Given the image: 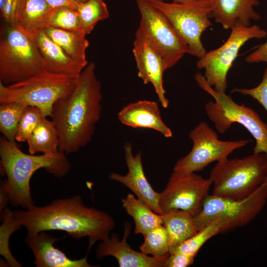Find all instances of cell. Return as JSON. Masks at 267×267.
I'll use <instances>...</instances> for the list:
<instances>
[{
	"label": "cell",
	"mask_w": 267,
	"mask_h": 267,
	"mask_svg": "<svg viewBox=\"0 0 267 267\" xmlns=\"http://www.w3.org/2000/svg\"><path fill=\"white\" fill-rule=\"evenodd\" d=\"M53 8L45 0H15L10 23L33 38L45 27Z\"/></svg>",
	"instance_id": "obj_21"
},
{
	"label": "cell",
	"mask_w": 267,
	"mask_h": 267,
	"mask_svg": "<svg viewBox=\"0 0 267 267\" xmlns=\"http://www.w3.org/2000/svg\"><path fill=\"white\" fill-rule=\"evenodd\" d=\"M212 185L210 178L195 173L173 171L166 188L160 193L159 203L162 214L172 210H180L195 217L201 211Z\"/></svg>",
	"instance_id": "obj_13"
},
{
	"label": "cell",
	"mask_w": 267,
	"mask_h": 267,
	"mask_svg": "<svg viewBox=\"0 0 267 267\" xmlns=\"http://www.w3.org/2000/svg\"><path fill=\"white\" fill-rule=\"evenodd\" d=\"M1 215L2 222L0 226V254L9 266L22 267V265L12 255L9 247L11 235L21 226L15 220L13 212L9 209H4Z\"/></svg>",
	"instance_id": "obj_28"
},
{
	"label": "cell",
	"mask_w": 267,
	"mask_h": 267,
	"mask_svg": "<svg viewBox=\"0 0 267 267\" xmlns=\"http://www.w3.org/2000/svg\"><path fill=\"white\" fill-rule=\"evenodd\" d=\"M267 178V155L253 153L242 158L217 162L209 178L212 195L232 200L245 198L253 193Z\"/></svg>",
	"instance_id": "obj_4"
},
{
	"label": "cell",
	"mask_w": 267,
	"mask_h": 267,
	"mask_svg": "<svg viewBox=\"0 0 267 267\" xmlns=\"http://www.w3.org/2000/svg\"><path fill=\"white\" fill-rule=\"evenodd\" d=\"M13 214L16 222L26 228L27 235L61 230L76 239L88 237L91 245L97 240H108L115 225L109 215L87 207L79 195L57 199L44 206L34 205Z\"/></svg>",
	"instance_id": "obj_2"
},
{
	"label": "cell",
	"mask_w": 267,
	"mask_h": 267,
	"mask_svg": "<svg viewBox=\"0 0 267 267\" xmlns=\"http://www.w3.org/2000/svg\"><path fill=\"white\" fill-rule=\"evenodd\" d=\"M194 257L179 253H169L165 267H187L194 263Z\"/></svg>",
	"instance_id": "obj_34"
},
{
	"label": "cell",
	"mask_w": 267,
	"mask_h": 267,
	"mask_svg": "<svg viewBox=\"0 0 267 267\" xmlns=\"http://www.w3.org/2000/svg\"><path fill=\"white\" fill-rule=\"evenodd\" d=\"M102 100L101 83L90 62L72 92L53 105L50 117L58 133L59 151L76 153L89 144L101 116Z\"/></svg>",
	"instance_id": "obj_1"
},
{
	"label": "cell",
	"mask_w": 267,
	"mask_h": 267,
	"mask_svg": "<svg viewBox=\"0 0 267 267\" xmlns=\"http://www.w3.org/2000/svg\"><path fill=\"white\" fill-rule=\"evenodd\" d=\"M131 228L130 223L126 222L122 240H120L117 234L112 233L108 240L102 241L96 249V257L101 259L112 256L116 259L120 267H165L169 253L161 257L149 256L130 247L127 243V238L131 233Z\"/></svg>",
	"instance_id": "obj_16"
},
{
	"label": "cell",
	"mask_w": 267,
	"mask_h": 267,
	"mask_svg": "<svg viewBox=\"0 0 267 267\" xmlns=\"http://www.w3.org/2000/svg\"><path fill=\"white\" fill-rule=\"evenodd\" d=\"M125 160L128 171L126 175L112 173L110 179L117 181L129 188L137 197L155 213L162 215L159 206L160 193L151 186L145 176L142 162L141 152L134 155L132 145L127 142L124 146Z\"/></svg>",
	"instance_id": "obj_15"
},
{
	"label": "cell",
	"mask_w": 267,
	"mask_h": 267,
	"mask_svg": "<svg viewBox=\"0 0 267 267\" xmlns=\"http://www.w3.org/2000/svg\"><path fill=\"white\" fill-rule=\"evenodd\" d=\"M188 136L193 143L192 148L187 155L177 161L173 169L174 171L182 173L201 171L212 162L227 159L232 152L251 141L246 139L220 140L216 132L204 121L200 122L189 132Z\"/></svg>",
	"instance_id": "obj_11"
},
{
	"label": "cell",
	"mask_w": 267,
	"mask_h": 267,
	"mask_svg": "<svg viewBox=\"0 0 267 267\" xmlns=\"http://www.w3.org/2000/svg\"><path fill=\"white\" fill-rule=\"evenodd\" d=\"M259 4V0H211V18L225 29L238 22L249 26L251 21L261 19L254 8Z\"/></svg>",
	"instance_id": "obj_20"
},
{
	"label": "cell",
	"mask_w": 267,
	"mask_h": 267,
	"mask_svg": "<svg viewBox=\"0 0 267 267\" xmlns=\"http://www.w3.org/2000/svg\"><path fill=\"white\" fill-rule=\"evenodd\" d=\"M222 224L214 223L198 230L195 234L170 249V253H179L195 257L201 247L214 236L224 232Z\"/></svg>",
	"instance_id": "obj_27"
},
{
	"label": "cell",
	"mask_w": 267,
	"mask_h": 267,
	"mask_svg": "<svg viewBox=\"0 0 267 267\" xmlns=\"http://www.w3.org/2000/svg\"><path fill=\"white\" fill-rule=\"evenodd\" d=\"M44 69V61L34 38L14 24L2 26L0 38V82L5 85L18 83Z\"/></svg>",
	"instance_id": "obj_6"
},
{
	"label": "cell",
	"mask_w": 267,
	"mask_h": 267,
	"mask_svg": "<svg viewBox=\"0 0 267 267\" xmlns=\"http://www.w3.org/2000/svg\"><path fill=\"white\" fill-rule=\"evenodd\" d=\"M245 61L249 63H267V41L257 46L254 51L246 56Z\"/></svg>",
	"instance_id": "obj_35"
},
{
	"label": "cell",
	"mask_w": 267,
	"mask_h": 267,
	"mask_svg": "<svg viewBox=\"0 0 267 267\" xmlns=\"http://www.w3.org/2000/svg\"><path fill=\"white\" fill-rule=\"evenodd\" d=\"M235 92L252 97L262 105L267 112V66L262 80L258 86L251 89L234 88L231 90V93Z\"/></svg>",
	"instance_id": "obj_33"
},
{
	"label": "cell",
	"mask_w": 267,
	"mask_h": 267,
	"mask_svg": "<svg viewBox=\"0 0 267 267\" xmlns=\"http://www.w3.org/2000/svg\"><path fill=\"white\" fill-rule=\"evenodd\" d=\"M15 0H4L2 5L0 6L2 18L6 23H10L11 12Z\"/></svg>",
	"instance_id": "obj_37"
},
{
	"label": "cell",
	"mask_w": 267,
	"mask_h": 267,
	"mask_svg": "<svg viewBox=\"0 0 267 267\" xmlns=\"http://www.w3.org/2000/svg\"><path fill=\"white\" fill-rule=\"evenodd\" d=\"M117 118L127 126L154 130L166 138L173 135L171 129L162 120L158 103L154 101L143 100L130 103L120 110Z\"/></svg>",
	"instance_id": "obj_18"
},
{
	"label": "cell",
	"mask_w": 267,
	"mask_h": 267,
	"mask_svg": "<svg viewBox=\"0 0 267 267\" xmlns=\"http://www.w3.org/2000/svg\"><path fill=\"white\" fill-rule=\"evenodd\" d=\"M267 201V178L251 195L232 200L209 194L200 212L194 217L198 231L214 223L222 224L224 231L245 225L261 212Z\"/></svg>",
	"instance_id": "obj_8"
},
{
	"label": "cell",
	"mask_w": 267,
	"mask_h": 267,
	"mask_svg": "<svg viewBox=\"0 0 267 267\" xmlns=\"http://www.w3.org/2000/svg\"><path fill=\"white\" fill-rule=\"evenodd\" d=\"M160 0L166 1V0ZM171 0L173 2L177 3H191V2L199 1L201 0Z\"/></svg>",
	"instance_id": "obj_39"
},
{
	"label": "cell",
	"mask_w": 267,
	"mask_h": 267,
	"mask_svg": "<svg viewBox=\"0 0 267 267\" xmlns=\"http://www.w3.org/2000/svg\"><path fill=\"white\" fill-rule=\"evenodd\" d=\"M44 61V69L50 72L79 78L89 63L78 61L52 41L44 29L33 37Z\"/></svg>",
	"instance_id": "obj_19"
},
{
	"label": "cell",
	"mask_w": 267,
	"mask_h": 267,
	"mask_svg": "<svg viewBox=\"0 0 267 267\" xmlns=\"http://www.w3.org/2000/svg\"><path fill=\"white\" fill-rule=\"evenodd\" d=\"M31 154L54 153L59 151V138L52 121L43 117L27 141Z\"/></svg>",
	"instance_id": "obj_25"
},
{
	"label": "cell",
	"mask_w": 267,
	"mask_h": 267,
	"mask_svg": "<svg viewBox=\"0 0 267 267\" xmlns=\"http://www.w3.org/2000/svg\"><path fill=\"white\" fill-rule=\"evenodd\" d=\"M44 31L52 41L73 58L80 62L89 63L86 51L89 43L85 33L50 27L44 28Z\"/></svg>",
	"instance_id": "obj_23"
},
{
	"label": "cell",
	"mask_w": 267,
	"mask_h": 267,
	"mask_svg": "<svg viewBox=\"0 0 267 267\" xmlns=\"http://www.w3.org/2000/svg\"><path fill=\"white\" fill-rule=\"evenodd\" d=\"M140 15L138 29L162 57L168 69L187 53V46L166 16L148 0H135Z\"/></svg>",
	"instance_id": "obj_12"
},
{
	"label": "cell",
	"mask_w": 267,
	"mask_h": 267,
	"mask_svg": "<svg viewBox=\"0 0 267 267\" xmlns=\"http://www.w3.org/2000/svg\"><path fill=\"white\" fill-rule=\"evenodd\" d=\"M43 117H44L38 108L30 105L26 106L18 122L15 136L16 141L19 142L27 141Z\"/></svg>",
	"instance_id": "obj_32"
},
{
	"label": "cell",
	"mask_w": 267,
	"mask_h": 267,
	"mask_svg": "<svg viewBox=\"0 0 267 267\" xmlns=\"http://www.w3.org/2000/svg\"><path fill=\"white\" fill-rule=\"evenodd\" d=\"M133 52L138 77L144 84L150 83L153 85L162 106L167 108L169 101L165 95L163 78L168 68L162 57L151 46L138 28L135 34Z\"/></svg>",
	"instance_id": "obj_14"
},
{
	"label": "cell",
	"mask_w": 267,
	"mask_h": 267,
	"mask_svg": "<svg viewBox=\"0 0 267 267\" xmlns=\"http://www.w3.org/2000/svg\"><path fill=\"white\" fill-rule=\"evenodd\" d=\"M66 154L60 151L54 153L26 154L16 143L4 136L0 138V164L6 179L1 182L6 190L9 200L13 204L28 209L33 206L30 182L37 170L44 169L50 174L61 178L69 171L71 164Z\"/></svg>",
	"instance_id": "obj_3"
},
{
	"label": "cell",
	"mask_w": 267,
	"mask_h": 267,
	"mask_svg": "<svg viewBox=\"0 0 267 267\" xmlns=\"http://www.w3.org/2000/svg\"><path fill=\"white\" fill-rule=\"evenodd\" d=\"M59 239L44 231L27 235L26 243L34 257V264L37 267H92L88 263L87 255L79 260H72L64 252L54 246Z\"/></svg>",
	"instance_id": "obj_17"
},
{
	"label": "cell",
	"mask_w": 267,
	"mask_h": 267,
	"mask_svg": "<svg viewBox=\"0 0 267 267\" xmlns=\"http://www.w3.org/2000/svg\"><path fill=\"white\" fill-rule=\"evenodd\" d=\"M168 19L187 46V53L199 59L207 52L201 36L212 25L210 20L211 0L177 3L160 0H148Z\"/></svg>",
	"instance_id": "obj_9"
},
{
	"label": "cell",
	"mask_w": 267,
	"mask_h": 267,
	"mask_svg": "<svg viewBox=\"0 0 267 267\" xmlns=\"http://www.w3.org/2000/svg\"><path fill=\"white\" fill-rule=\"evenodd\" d=\"M53 8L67 6L76 9L79 4L87 0H45Z\"/></svg>",
	"instance_id": "obj_36"
},
{
	"label": "cell",
	"mask_w": 267,
	"mask_h": 267,
	"mask_svg": "<svg viewBox=\"0 0 267 267\" xmlns=\"http://www.w3.org/2000/svg\"><path fill=\"white\" fill-rule=\"evenodd\" d=\"M79 14L83 32L87 35L100 21L108 18L109 12L104 0H87L78 4Z\"/></svg>",
	"instance_id": "obj_26"
},
{
	"label": "cell",
	"mask_w": 267,
	"mask_h": 267,
	"mask_svg": "<svg viewBox=\"0 0 267 267\" xmlns=\"http://www.w3.org/2000/svg\"><path fill=\"white\" fill-rule=\"evenodd\" d=\"M194 79L198 86L211 95L214 101H209L205 106L209 119L221 134L225 133L236 123L243 126L256 140L253 153L267 155V124L257 113L244 104L236 103L225 92L215 90L209 85L203 75L196 73Z\"/></svg>",
	"instance_id": "obj_7"
},
{
	"label": "cell",
	"mask_w": 267,
	"mask_h": 267,
	"mask_svg": "<svg viewBox=\"0 0 267 267\" xmlns=\"http://www.w3.org/2000/svg\"><path fill=\"white\" fill-rule=\"evenodd\" d=\"M122 206L135 223L134 232L144 235L163 224L162 215L153 211L147 204L131 193L121 200Z\"/></svg>",
	"instance_id": "obj_22"
},
{
	"label": "cell",
	"mask_w": 267,
	"mask_h": 267,
	"mask_svg": "<svg viewBox=\"0 0 267 267\" xmlns=\"http://www.w3.org/2000/svg\"><path fill=\"white\" fill-rule=\"evenodd\" d=\"M0 193V211L1 213V211L2 212L4 209L7 201L9 200L8 194L4 187L1 184Z\"/></svg>",
	"instance_id": "obj_38"
},
{
	"label": "cell",
	"mask_w": 267,
	"mask_h": 267,
	"mask_svg": "<svg viewBox=\"0 0 267 267\" xmlns=\"http://www.w3.org/2000/svg\"><path fill=\"white\" fill-rule=\"evenodd\" d=\"M143 235L144 241L139 247L140 252L154 257H161L169 253V235L163 224L150 230Z\"/></svg>",
	"instance_id": "obj_30"
},
{
	"label": "cell",
	"mask_w": 267,
	"mask_h": 267,
	"mask_svg": "<svg viewBox=\"0 0 267 267\" xmlns=\"http://www.w3.org/2000/svg\"><path fill=\"white\" fill-rule=\"evenodd\" d=\"M27 105L18 102L0 105V131L8 140L16 143L15 136L18 122Z\"/></svg>",
	"instance_id": "obj_29"
},
{
	"label": "cell",
	"mask_w": 267,
	"mask_h": 267,
	"mask_svg": "<svg viewBox=\"0 0 267 267\" xmlns=\"http://www.w3.org/2000/svg\"><path fill=\"white\" fill-rule=\"evenodd\" d=\"M230 30L222 45L207 52L196 63L198 69L204 70L207 83L217 91L225 92L227 73L242 46L251 39H262L267 35V32L257 25L246 26L238 22Z\"/></svg>",
	"instance_id": "obj_10"
},
{
	"label": "cell",
	"mask_w": 267,
	"mask_h": 267,
	"mask_svg": "<svg viewBox=\"0 0 267 267\" xmlns=\"http://www.w3.org/2000/svg\"><path fill=\"white\" fill-rule=\"evenodd\" d=\"M4 0H0V6H1L3 3Z\"/></svg>",
	"instance_id": "obj_40"
},
{
	"label": "cell",
	"mask_w": 267,
	"mask_h": 267,
	"mask_svg": "<svg viewBox=\"0 0 267 267\" xmlns=\"http://www.w3.org/2000/svg\"><path fill=\"white\" fill-rule=\"evenodd\" d=\"M78 78L44 69L18 83L5 85L0 82V104L23 103L38 108L44 117H50L54 104L72 92Z\"/></svg>",
	"instance_id": "obj_5"
},
{
	"label": "cell",
	"mask_w": 267,
	"mask_h": 267,
	"mask_svg": "<svg viewBox=\"0 0 267 267\" xmlns=\"http://www.w3.org/2000/svg\"><path fill=\"white\" fill-rule=\"evenodd\" d=\"M46 27L85 33L77 10L67 6L53 8L46 21Z\"/></svg>",
	"instance_id": "obj_31"
},
{
	"label": "cell",
	"mask_w": 267,
	"mask_h": 267,
	"mask_svg": "<svg viewBox=\"0 0 267 267\" xmlns=\"http://www.w3.org/2000/svg\"><path fill=\"white\" fill-rule=\"evenodd\" d=\"M163 224L169 237L170 249L195 234L194 216L180 210H172L162 215Z\"/></svg>",
	"instance_id": "obj_24"
}]
</instances>
